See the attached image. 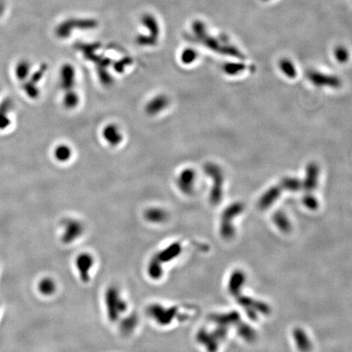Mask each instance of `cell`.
Segmentation results:
<instances>
[{"mask_svg": "<svg viewBox=\"0 0 352 352\" xmlns=\"http://www.w3.org/2000/svg\"><path fill=\"white\" fill-rule=\"evenodd\" d=\"M54 158L60 163H66L72 158L73 150L67 144H59L53 150Z\"/></svg>", "mask_w": 352, "mask_h": 352, "instance_id": "cell-15", "label": "cell"}, {"mask_svg": "<svg viewBox=\"0 0 352 352\" xmlns=\"http://www.w3.org/2000/svg\"><path fill=\"white\" fill-rule=\"evenodd\" d=\"M31 70L32 67L30 61L27 60L19 61L15 67V77L22 83L28 79L29 77L31 76L32 73Z\"/></svg>", "mask_w": 352, "mask_h": 352, "instance_id": "cell-16", "label": "cell"}, {"mask_svg": "<svg viewBox=\"0 0 352 352\" xmlns=\"http://www.w3.org/2000/svg\"><path fill=\"white\" fill-rule=\"evenodd\" d=\"M194 32L198 36L199 39H201L203 43L206 45V47H210V49L222 51L223 53L229 54V55L237 56V57H242V55L240 54V51L235 47H232V46L222 47L216 39L207 35L204 24L201 23L200 21H196L194 23Z\"/></svg>", "mask_w": 352, "mask_h": 352, "instance_id": "cell-2", "label": "cell"}, {"mask_svg": "<svg viewBox=\"0 0 352 352\" xmlns=\"http://www.w3.org/2000/svg\"><path fill=\"white\" fill-rule=\"evenodd\" d=\"M147 315L154 321L162 326L170 324L174 319L179 316V309L176 307L166 308L159 303H153L146 310Z\"/></svg>", "mask_w": 352, "mask_h": 352, "instance_id": "cell-3", "label": "cell"}, {"mask_svg": "<svg viewBox=\"0 0 352 352\" xmlns=\"http://www.w3.org/2000/svg\"><path fill=\"white\" fill-rule=\"evenodd\" d=\"M196 57H197L196 51L191 49V48H189V49H186L183 51L180 58H181L183 63L185 64V65H189V64H192L196 61Z\"/></svg>", "mask_w": 352, "mask_h": 352, "instance_id": "cell-21", "label": "cell"}, {"mask_svg": "<svg viewBox=\"0 0 352 352\" xmlns=\"http://www.w3.org/2000/svg\"><path fill=\"white\" fill-rule=\"evenodd\" d=\"M162 263L154 254L148 264V274L153 280H158L163 275Z\"/></svg>", "mask_w": 352, "mask_h": 352, "instance_id": "cell-18", "label": "cell"}, {"mask_svg": "<svg viewBox=\"0 0 352 352\" xmlns=\"http://www.w3.org/2000/svg\"><path fill=\"white\" fill-rule=\"evenodd\" d=\"M145 219L152 224H162L168 219L166 210L160 207H150L145 210Z\"/></svg>", "mask_w": 352, "mask_h": 352, "instance_id": "cell-14", "label": "cell"}, {"mask_svg": "<svg viewBox=\"0 0 352 352\" xmlns=\"http://www.w3.org/2000/svg\"><path fill=\"white\" fill-rule=\"evenodd\" d=\"M12 103L10 100L2 101L0 105V131H4L12 125L10 113L12 111Z\"/></svg>", "mask_w": 352, "mask_h": 352, "instance_id": "cell-13", "label": "cell"}, {"mask_svg": "<svg viewBox=\"0 0 352 352\" xmlns=\"http://www.w3.org/2000/svg\"><path fill=\"white\" fill-rule=\"evenodd\" d=\"M80 96L76 91H69L63 93L62 104L66 110H75L79 105Z\"/></svg>", "mask_w": 352, "mask_h": 352, "instance_id": "cell-20", "label": "cell"}, {"mask_svg": "<svg viewBox=\"0 0 352 352\" xmlns=\"http://www.w3.org/2000/svg\"><path fill=\"white\" fill-rule=\"evenodd\" d=\"M59 84L63 93L69 91H76V71L72 65L65 64L61 68L59 75Z\"/></svg>", "mask_w": 352, "mask_h": 352, "instance_id": "cell-8", "label": "cell"}, {"mask_svg": "<svg viewBox=\"0 0 352 352\" xmlns=\"http://www.w3.org/2000/svg\"><path fill=\"white\" fill-rule=\"evenodd\" d=\"M224 69L226 70L227 73L235 74L239 70H242L244 69V65H240V64H227Z\"/></svg>", "mask_w": 352, "mask_h": 352, "instance_id": "cell-24", "label": "cell"}, {"mask_svg": "<svg viewBox=\"0 0 352 352\" xmlns=\"http://www.w3.org/2000/svg\"><path fill=\"white\" fill-rule=\"evenodd\" d=\"M96 26V21H84V20H68V21H64L62 23L60 24L56 30V35L57 37L64 39L70 36V34L75 29H85V28H92Z\"/></svg>", "mask_w": 352, "mask_h": 352, "instance_id": "cell-6", "label": "cell"}, {"mask_svg": "<svg viewBox=\"0 0 352 352\" xmlns=\"http://www.w3.org/2000/svg\"><path fill=\"white\" fill-rule=\"evenodd\" d=\"M138 324V316L135 314H131L124 318L120 322V331L124 335H128L133 331Z\"/></svg>", "mask_w": 352, "mask_h": 352, "instance_id": "cell-19", "label": "cell"}, {"mask_svg": "<svg viewBox=\"0 0 352 352\" xmlns=\"http://www.w3.org/2000/svg\"><path fill=\"white\" fill-rule=\"evenodd\" d=\"M196 175L193 168L187 167L183 169L178 175L176 184L178 189L185 195L193 194L194 187L196 185Z\"/></svg>", "mask_w": 352, "mask_h": 352, "instance_id": "cell-7", "label": "cell"}, {"mask_svg": "<svg viewBox=\"0 0 352 352\" xmlns=\"http://www.w3.org/2000/svg\"><path fill=\"white\" fill-rule=\"evenodd\" d=\"M94 265V258L89 253H81L75 259V266L82 282L88 283L90 280V271Z\"/></svg>", "mask_w": 352, "mask_h": 352, "instance_id": "cell-10", "label": "cell"}, {"mask_svg": "<svg viewBox=\"0 0 352 352\" xmlns=\"http://www.w3.org/2000/svg\"><path fill=\"white\" fill-rule=\"evenodd\" d=\"M57 286L52 278L45 276L38 283V290L43 296H51L56 293Z\"/></svg>", "mask_w": 352, "mask_h": 352, "instance_id": "cell-17", "label": "cell"}, {"mask_svg": "<svg viewBox=\"0 0 352 352\" xmlns=\"http://www.w3.org/2000/svg\"><path fill=\"white\" fill-rule=\"evenodd\" d=\"M335 56L339 62L344 63V62H347L349 59V52L346 47L339 46L335 49Z\"/></svg>", "mask_w": 352, "mask_h": 352, "instance_id": "cell-22", "label": "cell"}, {"mask_svg": "<svg viewBox=\"0 0 352 352\" xmlns=\"http://www.w3.org/2000/svg\"><path fill=\"white\" fill-rule=\"evenodd\" d=\"M181 252H182L181 244L180 242H174L168 245L167 247L163 250L157 252L155 255L164 264L178 258L181 254Z\"/></svg>", "mask_w": 352, "mask_h": 352, "instance_id": "cell-12", "label": "cell"}, {"mask_svg": "<svg viewBox=\"0 0 352 352\" xmlns=\"http://www.w3.org/2000/svg\"><path fill=\"white\" fill-rule=\"evenodd\" d=\"M105 306L108 318L115 323L118 320L120 315L127 310V304L121 297L117 287L110 286L105 292Z\"/></svg>", "mask_w": 352, "mask_h": 352, "instance_id": "cell-1", "label": "cell"}, {"mask_svg": "<svg viewBox=\"0 0 352 352\" xmlns=\"http://www.w3.org/2000/svg\"><path fill=\"white\" fill-rule=\"evenodd\" d=\"M47 66L42 64L35 72L31 73L28 79L21 83V88L24 93L31 100H37L40 96L39 83L45 74L47 72Z\"/></svg>", "mask_w": 352, "mask_h": 352, "instance_id": "cell-4", "label": "cell"}, {"mask_svg": "<svg viewBox=\"0 0 352 352\" xmlns=\"http://www.w3.org/2000/svg\"><path fill=\"white\" fill-rule=\"evenodd\" d=\"M280 66L282 69L283 71L289 75V76H294L295 75V69L293 64L286 59H284L280 62Z\"/></svg>", "mask_w": 352, "mask_h": 352, "instance_id": "cell-23", "label": "cell"}, {"mask_svg": "<svg viewBox=\"0 0 352 352\" xmlns=\"http://www.w3.org/2000/svg\"><path fill=\"white\" fill-rule=\"evenodd\" d=\"M62 235L61 240L64 244L69 245L77 240L82 235L84 226L82 222L75 219H66L62 222Z\"/></svg>", "mask_w": 352, "mask_h": 352, "instance_id": "cell-5", "label": "cell"}, {"mask_svg": "<svg viewBox=\"0 0 352 352\" xmlns=\"http://www.w3.org/2000/svg\"><path fill=\"white\" fill-rule=\"evenodd\" d=\"M169 102L170 101L166 95L159 94L148 101L145 106V111L150 116H155L166 110L169 106Z\"/></svg>", "mask_w": 352, "mask_h": 352, "instance_id": "cell-11", "label": "cell"}, {"mask_svg": "<svg viewBox=\"0 0 352 352\" xmlns=\"http://www.w3.org/2000/svg\"><path fill=\"white\" fill-rule=\"evenodd\" d=\"M103 140L108 145L115 148L123 141V133L120 126L116 123H108L103 127L101 131Z\"/></svg>", "mask_w": 352, "mask_h": 352, "instance_id": "cell-9", "label": "cell"}, {"mask_svg": "<svg viewBox=\"0 0 352 352\" xmlns=\"http://www.w3.org/2000/svg\"><path fill=\"white\" fill-rule=\"evenodd\" d=\"M263 1H269V0H263Z\"/></svg>", "mask_w": 352, "mask_h": 352, "instance_id": "cell-26", "label": "cell"}, {"mask_svg": "<svg viewBox=\"0 0 352 352\" xmlns=\"http://www.w3.org/2000/svg\"><path fill=\"white\" fill-rule=\"evenodd\" d=\"M5 11V5L4 2H2L0 0V17L3 14V12Z\"/></svg>", "mask_w": 352, "mask_h": 352, "instance_id": "cell-25", "label": "cell"}]
</instances>
